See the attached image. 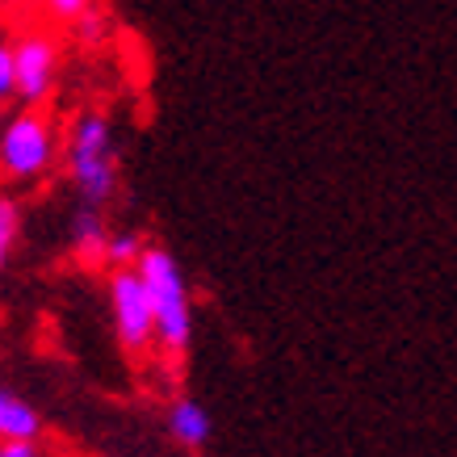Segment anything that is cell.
<instances>
[{
  "mask_svg": "<svg viewBox=\"0 0 457 457\" xmlns=\"http://www.w3.org/2000/svg\"><path fill=\"white\" fill-rule=\"evenodd\" d=\"M0 34H4V29H0Z\"/></svg>",
  "mask_w": 457,
  "mask_h": 457,
  "instance_id": "15",
  "label": "cell"
},
{
  "mask_svg": "<svg viewBox=\"0 0 457 457\" xmlns=\"http://www.w3.org/2000/svg\"><path fill=\"white\" fill-rule=\"evenodd\" d=\"M17 101V68H13V42L0 38V105Z\"/></svg>",
  "mask_w": 457,
  "mask_h": 457,
  "instance_id": "13",
  "label": "cell"
},
{
  "mask_svg": "<svg viewBox=\"0 0 457 457\" xmlns=\"http://www.w3.org/2000/svg\"><path fill=\"white\" fill-rule=\"evenodd\" d=\"M214 432V420L197 399H172L168 407V436L180 445V449H202Z\"/></svg>",
  "mask_w": 457,
  "mask_h": 457,
  "instance_id": "7",
  "label": "cell"
},
{
  "mask_svg": "<svg viewBox=\"0 0 457 457\" xmlns=\"http://www.w3.org/2000/svg\"><path fill=\"white\" fill-rule=\"evenodd\" d=\"M42 416L17 390L0 386V441H42Z\"/></svg>",
  "mask_w": 457,
  "mask_h": 457,
  "instance_id": "8",
  "label": "cell"
},
{
  "mask_svg": "<svg viewBox=\"0 0 457 457\" xmlns=\"http://www.w3.org/2000/svg\"><path fill=\"white\" fill-rule=\"evenodd\" d=\"M63 168L80 206L105 210L122 185V160L113 139V118L105 110H80L63 135Z\"/></svg>",
  "mask_w": 457,
  "mask_h": 457,
  "instance_id": "1",
  "label": "cell"
},
{
  "mask_svg": "<svg viewBox=\"0 0 457 457\" xmlns=\"http://www.w3.org/2000/svg\"><path fill=\"white\" fill-rule=\"evenodd\" d=\"M13 68H17V101L21 110L51 105L59 88V68H63V38L55 26H21L13 34Z\"/></svg>",
  "mask_w": 457,
  "mask_h": 457,
  "instance_id": "4",
  "label": "cell"
},
{
  "mask_svg": "<svg viewBox=\"0 0 457 457\" xmlns=\"http://www.w3.org/2000/svg\"><path fill=\"white\" fill-rule=\"evenodd\" d=\"M68 244L71 256L84 264V269H101L105 264V244H110V227H105V210L80 206L71 214L68 227Z\"/></svg>",
  "mask_w": 457,
  "mask_h": 457,
  "instance_id": "6",
  "label": "cell"
},
{
  "mask_svg": "<svg viewBox=\"0 0 457 457\" xmlns=\"http://www.w3.org/2000/svg\"><path fill=\"white\" fill-rule=\"evenodd\" d=\"M135 269H139L143 286L152 294L155 345L164 348L168 357H185L189 340H194V298H189V281H185L180 261L160 244H147Z\"/></svg>",
  "mask_w": 457,
  "mask_h": 457,
  "instance_id": "2",
  "label": "cell"
},
{
  "mask_svg": "<svg viewBox=\"0 0 457 457\" xmlns=\"http://www.w3.org/2000/svg\"><path fill=\"white\" fill-rule=\"evenodd\" d=\"M0 457H46L42 441H0Z\"/></svg>",
  "mask_w": 457,
  "mask_h": 457,
  "instance_id": "14",
  "label": "cell"
},
{
  "mask_svg": "<svg viewBox=\"0 0 457 457\" xmlns=\"http://www.w3.org/2000/svg\"><path fill=\"white\" fill-rule=\"evenodd\" d=\"M63 152V130L51 105L17 110L0 126V177L4 180H38L55 168Z\"/></svg>",
  "mask_w": 457,
  "mask_h": 457,
  "instance_id": "3",
  "label": "cell"
},
{
  "mask_svg": "<svg viewBox=\"0 0 457 457\" xmlns=\"http://www.w3.org/2000/svg\"><path fill=\"white\" fill-rule=\"evenodd\" d=\"M21 227H26V210L13 194H0V273L9 269L17 244H21Z\"/></svg>",
  "mask_w": 457,
  "mask_h": 457,
  "instance_id": "9",
  "label": "cell"
},
{
  "mask_svg": "<svg viewBox=\"0 0 457 457\" xmlns=\"http://www.w3.org/2000/svg\"><path fill=\"white\" fill-rule=\"evenodd\" d=\"M110 311H113V332L118 345L130 357H147L155 345V311H152V294L143 286L139 269H113L110 281Z\"/></svg>",
  "mask_w": 457,
  "mask_h": 457,
  "instance_id": "5",
  "label": "cell"
},
{
  "mask_svg": "<svg viewBox=\"0 0 457 457\" xmlns=\"http://www.w3.org/2000/svg\"><path fill=\"white\" fill-rule=\"evenodd\" d=\"M34 9L42 13V21H46V26L68 29L71 21H80L88 9H97V0H34Z\"/></svg>",
  "mask_w": 457,
  "mask_h": 457,
  "instance_id": "11",
  "label": "cell"
},
{
  "mask_svg": "<svg viewBox=\"0 0 457 457\" xmlns=\"http://www.w3.org/2000/svg\"><path fill=\"white\" fill-rule=\"evenodd\" d=\"M68 34H71V42H76V46H88V51H93V46H101V42L110 38V13L97 4V9H88L80 21H71Z\"/></svg>",
  "mask_w": 457,
  "mask_h": 457,
  "instance_id": "12",
  "label": "cell"
},
{
  "mask_svg": "<svg viewBox=\"0 0 457 457\" xmlns=\"http://www.w3.org/2000/svg\"><path fill=\"white\" fill-rule=\"evenodd\" d=\"M147 252V239L139 231H110V244H105V269H135L139 256Z\"/></svg>",
  "mask_w": 457,
  "mask_h": 457,
  "instance_id": "10",
  "label": "cell"
}]
</instances>
